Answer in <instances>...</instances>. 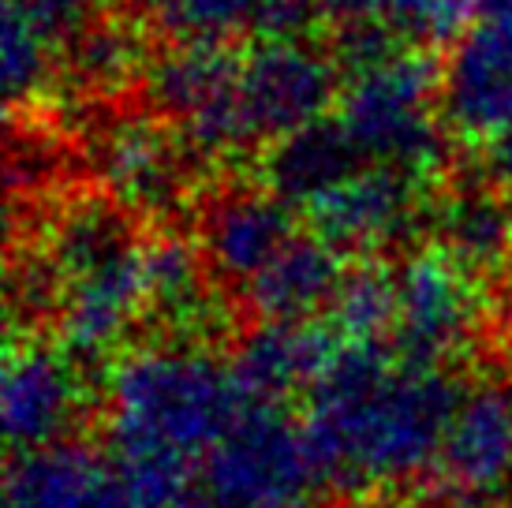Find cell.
Here are the masks:
<instances>
[{
  "mask_svg": "<svg viewBox=\"0 0 512 508\" xmlns=\"http://www.w3.org/2000/svg\"><path fill=\"white\" fill-rule=\"evenodd\" d=\"M460 400L464 389L445 370L393 367L382 344H341L303 419L322 486L363 494L430 471Z\"/></svg>",
  "mask_w": 512,
  "mask_h": 508,
  "instance_id": "6da1fadb",
  "label": "cell"
},
{
  "mask_svg": "<svg viewBox=\"0 0 512 508\" xmlns=\"http://www.w3.org/2000/svg\"><path fill=\"white\" fill-rule=\"evenodd\" d=\"M232 367L199 348H139L109 374L113 456L176 452L195 460L243 415Z\"/></svg>",
  "mask_w": 512,
  "mask_h": 508,
  "instance_id": "7a4b0ae2",
  "label": "cell"
},
{
  "mask_svg": "<svg viewBox=\"0 0 512 508\" xmlns=\"http://www.w3.org/2000/svg\"><path fill=\"white\" fill-rule=\"evenodd\" d=\"M441 94V68L423 49H400L356 71L341 94V120L367 165H393L430 176L445 165V135L430 116Z\"/></svg>",
  "mask_w": 512,
  "mask_h": 508,
  "instance_id": "3957f363",
  "label": "cell"
},
{
  "mask_svg": "<svg viewBox=\"0 0 512 508\" xmlns=\"http://www.w3.org/2000/svg\"><path fill=\"white\" fill-rule=\"evenodd\" d=\"M202 471L214 501L228 508H307L322 490L303 423L270 404H247Z\"/></svg>",
  "mask_w": 512,
  "mask_h": 508,
  "instance_id": "277c9868",
  "label": "cell"
},
{
  "mask_svg": "<svg viewBox=\"0 0 512 508\" xmlns=\"http://www.w3.org/2000/svg\"><path fill=\"white\" fill-rule=\"evenodd\" d=\"M483 322V288L475 269L434 247L412 254L397 269L393 348L404 367L441 370L468 348Z\"/></svg>",
  "mask_w": 512,
  "mask_h": 508,
  "instance_id": "5b68a950",
  "label": "cell"
},
{
  "mask_svg": "<svg viewBox=\"0 0 512 508\" xmlns=\"http://www.w3.org/2000/svg\"><path fill=\"white\" fill-rule=\"evenodd\" d=\"M150 101L184 127L199 157H232L251 139L240 109V60L225 45H176L146 71Z\"/></svg>",
  "mask_w": 512,
  "mask_h": 508,
  "instance_id": "8992f818",
  "label": "cell"
},
{
  "mask_svg": "<svg viewBox=\"0 0 512 508\" xmlns=\"http://www.w3.org/2000/svg\"><path fill=\"white\" fill-rule=\"evenodd\" d=\"M337 57L318 45L258 42L240 60V109L251 139H285L307 124L326 120L337 98Z\"/></svg>",
  "mask_w": 512,
  "mask_h": 508,
  "instance_id": "52a82bcc",
  "label": "cell"
},
{
  "mask_svg": "<svg viewBox=\"0 0 512 508\" xmlns=\"http://www.w3.org/2000/svg\"><path fill=\"white\" fill-rule=\"evenodd\" d=\"M441 113L464 139H490L512 120V19H479L441 68Z\"/></svg>",
  "mask_w": 512,
  "mask_h": 508,
  "instance_id": "ba28073f",
  "label": "cell"
},
{
  "mask_svg": "<svg viewBox=\"0 0 512 508\" xmlns=\"http://www.w3.org/2000/svg\"><path fill=\"white\" fill-rule=\"evenodd\" d=\"M419 180L393 165H363L326 198H318L307 221L314 236L337 251H378L397 243L419 213Z\"/></svg>",
  "mask_w": 512,
  "mask_h": 508,
  "instance_id": "9c48e42d",
  "label": "cell"
},
{
  "mask_svg": "<svg viewBox=\"0 0 512 508\" xmlns=\"http://www.w3.org/2000/svg\"><path fill=\"white\" fill-rule=\"evenodd\" d=\"M191 150L146 116H124L98 139L94 165L105 191L124 210L169 213L187 195Z\"/></svg>",
  "mask_w": 512,
  "mask_h": 508,
  "instance_id": "30bf717a",
  "label": "cell"
},
{
  "mask_svg": "<svg viewBox=\"0 0 512 508\" xmlns=\"http://www.w3.org/2000/svg\"><path fill=\"white\" fill-rule=\"evenodd\" d=\"M146 311L143 243L105 258L83 277L64 284L57 322L64 352L72 359H101L128 337L135 318Z\"/></svg>",
  "mask_w": 512,
  "mask_h": 508,
  "instance_id": "8fae6325",
  "label": "cell"
},
{
  "mask_svg": "<svg viewBox=\"0 0 512 508\" xmlns=\"http://www.w3.org/2000/svg\"><path fill=\"white\" fill-rule=\"evenodd\" d=\"M83 408V381L68 355L27 344L8 355L0 385L4 438L15 452H34L64 441Z\"/></svg>",
  "mask_w": 512,
  "mask_h": 508,
  "instance_id": "7c38bea8",
  "label": "cell"
},
{
  "mask_svg": "<svg viewBox=\"0 0 512 508\" xmlns=\"http://www.w3.org/2000/svg\"><path fill=\"white\" fill-rule=\"evenodd\" d=\"M8 508H131L116 460L105 452L57 441L19 452L4 479Z\"/></svg>",
  "mask_w": 512,
  "mask_h": 508,
  "instance_id": "4fadbf2b",
  "label": "cell"
},
{
  "mask_svg": "<svg viewBox=\"0 0 512 508\" xmlns=\"http://www.w3.org/2000/svg\"><path fill=\"white\" fill-rule=\"evenodd\" d=\"M441 475L453 497L486 501L512 479V393L501 385H479L464 393L445 445Z\"/></svg>",
  "mask_w": 512,
  "mask_h": 508,
  "instance_id": "5bb4252c",
  "label": "cell"
},
{
  "mask_svg": "<svg viewBox=\"0 0 512 508\" xmlns=\"http://www.w3.org/2000/svg\"><path fill=\"white\" fill-rule=\"evenodd\" d=\"M337 348L333 333L314 322H262L236 344L228 367L243 404L281 408V400L299 389L311 393Z\"/></svg>",
  "mask_w": 512,
  "mask_h": 508,
  "instance_id": "9a60e30c",
  "label": "cell"
},
{
  "mask_svg": "<svg viewBox=\"0 0 512 508\" xmlns=\"http://www.w3.org/2000/svg\"><path fill=\"white\" fill-rule=\"evenodd\" d=\"M292 240H296L292 206L273 191L225 195L202 217V251L225 281L251 284Z\"/></svg>",
  "mask_w": 512,
  "mask_h": 508,
  "instance_id": "2e32d148",
  "label": "cell"
},
{
  "mask_svg": "<svg viewBox=\"0 0 512 508\" xmlns=\"http://www.w3.org/2000/svg\"><path fill=\"white\" fill-rule=\"evenodd\" d=\"M367 161L359 154L352 135L341 120H318L277 139L262 161L266 187L288 206L311 210L318 198H326L333 187H341L348 176H356Z\"/></svg>",
  "mask_w": 512,
  "mask_h": 508,
  "instance_id": "e0dca14e",
  "label": "cell"
},
{
  "mask_svg": "<svg viewBox=\"0 0 512 508\" xmlns=\"http://www.w3.org/2000/svg\"><path fill=\"white\" fill-rule=\"evenodd\" d=\"M344 273L337 247L318 236H296L247 284V303L262 322H307L333 307Z\"/></svg>",
  "mask_w": 512,
  "mask_h": 508,
  "instance_id": "ac0fdd59",
  "label": "cell"
},
{
  "mask_svg": "<svg viewBox=\"0 0 512 508\" xmlns=\"http://www.w3.org/2000/svg\"><path fill=\"white\" fill-rule=\"evenodd\" d=\"M438 236L464 266H498L512 247V206L494 184L460 187L438 206Z\"/></svg>",
  "mask_w": 512,
  "mask_h": 508,
  "instance_id": "d6986e66",
  "label": "cell"
},
{
  "mask_svg": "<svg viewBox=\"0 0 512 508\" xmlns=\"http://www.w3.org/2000/svg\"><path fill=\"white\" fill-rule=\"evenodd\" d=\"M120 210L124 206H113V202H72L60 210L57 225L49 232V247H45V266L60 281V292L68 281L83 277L86 269L135 247Z\"/></svg>",
  "mask_w": 512,
  "mask_h": 508,
  "instance_id": "ffe728a7",
  "label": "cell"
},
{
  "mask_svg": "<svg viewBox=\"0 0 512 508\" xmlns=\"http://www.w3.org/2000/svg\"><path fill=\"white\" fill-rule=\"evenodd\" d=\"M146 311L172 325H184L206 314V284L202 258L180 236H154L143 243Z\"/></svg>",
  "mask_w": 512,
  "mask_h": 508,
  "instance_id": "44dd1931",
  "label": "cell"
},
{
  "mask_svg": "<svg viewBox=\"0 0 512 508\" xmlns=\"http://www.w3.org/2000/svg\"><path fill=\"white\" fill-rule=\"evenodd\" d=\"M277 0H154V19L176 45H228L266 34Z\"/></svg>",
  "mask_w": 512,
  "mask_h": 508,
  "instance_id": "7402d4cb",
  "label": "cell"
},
{
  "mask_svg": "<svg viewBox=\"0 0 512 508\" xmlns=\"http://www.w3.org/2000/svg\"><path fill=\"white\" fill-rule=\"evenodd\" d=\"M329 318L344 344H378L397 322V269L382 262H359L348 269Z\"/></svg>",
  "mask_w": 512,
  "mask_h": 508,
  "instance_id": "603a6c76",
  "label": "cell"
},
{
  "mask_svg": "<svg viewBox=\"0 0 512 508\" xmlns=\"http://www.w3.org/2000/svg\"><path fill=\"white\" fill-rule=\"evenodd\" d=\"M143 64V42L128 23H94L72 42V75L86 90H120Z\"/></svg>",
  "mask_w": 512,
  "mask_h": 508,
  "instance_id": "cb8c5ba5",
  "label": "cell"
},
{
  "mask_svg": "<svg viewBox=\"0 0 512 508\" xmlns=\"http://www.w3.org/2000/svg\"><path fill=\"white\" fill-rule=\"evenodd\" d=\"M49 49L53 42L30 23V15L8 0L0 27V57H4V94L12 105L30 101L49 79Z\"/></svg>",
  "mask_w": 512,
  "mask_h": 508,
  "instance_id": "d4e9b609",
  "label": "cell"
},
{
  "mask_svg": "<svg viewBox=\"0 0 512 508\" xmlns=\"http://www.w3.org/2000/svg\"><path fill=\"white\" fill-rule=\"evenodd\" d=\"M131 508H176L195 482V460L176 452H131L113 456Z\"/></svg>",
  "mask_w": 512,
  "mask_h": 508,
  "instance_id": "484cf974",
  "label": "cell"
},
{
  "mask_svg": "<svg viewBox=\"0 0 512 508\" xmlns=\"http://www.w3.org/2000/svg\"><path fill=\"white\" fill-rule=\"evenodd\" d=\"M471 15H479L475 0H404L389 27L397 30L400 42L441 45L460 42L468 34Z\"/></svg>",
  "mask_w": 512,
  "mask_h": 508,
  "instance_id": "4316f807",
  "label": "cell"
},
{
  "mask_svg": "<svg viewBox=\"0 0 512 508\" xmlns=\"http://www.w3.org/2000/svg\"><path fill=\"white\" fill-rule=\"evenodd\" d=\"M397 45H400V38L389 23H348V27H341V34H337L333 57H337L341 68H348L356 75V71H367V68H374V64L389 60L393 53H400Z\"/></svg>",
  "mask_w": 512,
  "mask_h": 508,
  "instance_id": "83f0119b",
  "label": "cell"
},
{
  "mask_svg": "<svg viewBox=\"0 0 512 508\" xmlns=\"http://www.w3.org/2000/svg\"><path fill=\"white\" fill-rule=\"evenodd\" d=\"M15 4L53 45H72L86 27H94L98 0H15Z\"/></svg>",
  "mask_w": 512,
  "mask_h": 508,
  "instance_id": "f1b7e54d",
  "label": "cell"
},
{
  "mask_svg": "<svg viewBox=\"0 0 512 508\" xmlns=\"http://www.w3.org/2000/svg\"><path fill=\"white\" fill-rule=\"evenodd\" d=\"M314 12L333 19L337 27L348 23H389L404 0H311Z\"/></svg>",
  "mask_w": 512,
  "mask_h": 508,
  "instance_id": "f546056e",
  "label": "cell"
},
{
  "mask_svg": "<svg viewBox=\"0 0 512 508\" xmlns=\"http://www.w3.org/2000/svg\"><path fill=\"white\" fill-rule=\"evenodd\" d=\"M483 165H486V180H490V184L501 187V191H512V120L486 139Z\"/></svg>",
  "mask_w": 512,
  "mask_h": 508,
  "instance_id": "4dcf8cb0",
  "label": "cell"
},
{
  "mask_svg": "<svg viewBox=\"0 0 512 508\" xmlns=\"http://www.w3.org/2000/svg\"><path fill=\"white\" fill-rule=\"evenodd\" d=\"M479 19H512V0H475Z\"/></svg>",
  "mask_w": 512,
  "mask_h": 508,
  "instance_id": "1f68e13d",
  "label": "cell"
},
{
  "mask_svg": "<svg viewBox=\"0 0 512 508\" xmlns=\"http://www.w3.org/2000/svg\"><path fill=\"white\" fill-rule=\"evenodd\" d=\"M176 508H228V505H221L214 497H210V501H191V497H187V501H180Z\"/></svg>",
  "mask_w": 512,
  "mask_h": 508,
  "instance_id": "d6a6232c",
  "label": "cell"
},
{
  "mask_svg": "<svg viewBox=\"0 0 512 508\" xmlns=\"http://www.w3.org/2000/svg\"><path fill=\"white\" fill-rule=\"evenodd\" d=\"M509 337H512V292H509Z\"/></svg>",
  "mask_w": 512,
  "mask_h": 508,
  "instance_id": "836d02e7",
  "label": "cell"
},
{
  "mask_svg": "<svg viewBox=\"0 0 512 508\" xmlns=\"http://www.w3.org/2000/svg\"><path fill=\"white\" fill-rule=\"evenodd\" d=\"M385 508H415V505H385Z\"/></svg>",
  "mask_w": 512,
  "mask_h": 508,
  "instance_id": "e575fe53",
  "label": "cell"
},
{
  "mask_svg": "<svg viewBox=\"0 0 512 508\" xmlns=\"http://www.w3.org/2000/svg\"><path fill=\"white\" fill-rule=\"evenodd\" d=\"M498 508H512V497H509V501H505V505H498Z\"/></svg>",
  "mask_w": 512,
  "mask_h": 508,
  "instance_id": "d590c367",
  "label": "cell"
}]
</instances>
